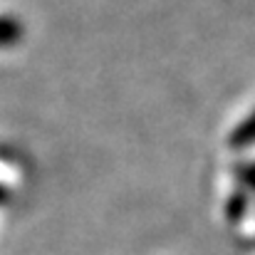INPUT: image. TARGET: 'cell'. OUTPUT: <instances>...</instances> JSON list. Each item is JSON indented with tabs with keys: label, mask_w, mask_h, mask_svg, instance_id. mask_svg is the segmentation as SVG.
<instances>
[{
	"label": "cell",
	"mask_w": 255,
	"mask_h": 255,
	"mask_svg": "<svg viewBox=\"0 0 255 255\" xmlns=\"http://www.w3.org/2000/svg\"><path fill=\"white\" fill-rule=\"evenodd\" d=\"M12 40H17V25L12 20L0 17V45H10Z\"/></svg>",
	"instance_id": "obj_1"
},
{
	"label": "cell",
	"mask_w": 255,
	"mask_h": 255,
	"mask_svg": "<svg viewBox=\"0 0 255 255\" xmlns=\"http://www.w3.org/2000/svg\"><path fill=\"white\" fill-rule=\"evenodd\" d=\"M2 198H5V191H2V188H0V201H2Z\"/></svg>",
	"instance_id": "obj_2"
}]
</instances>
